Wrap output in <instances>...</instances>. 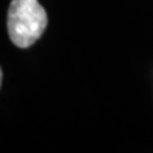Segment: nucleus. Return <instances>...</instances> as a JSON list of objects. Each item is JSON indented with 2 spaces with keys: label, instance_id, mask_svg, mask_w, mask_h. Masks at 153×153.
<instances>
[{
  "label": "nucleus",
  "instance_id": "1",
  "mask_svg": "<svg viewBox=\"0 0 153 153\" xmlns=\"http://www.w3.org/2000/svg\"><path fill=\"white\" fill-rule=\"evenodd\" d=\"M7 26L9 38L17 47L27 49L42 36L47 27V14L37 0H12Z\"/></svg>",
  "mask_w": 153,
  "mask_h": 153
}]
</instances>
